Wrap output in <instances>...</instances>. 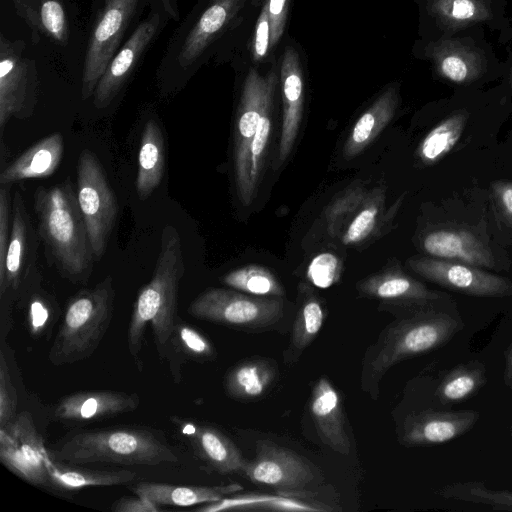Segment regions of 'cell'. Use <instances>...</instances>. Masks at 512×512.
<instances>
[{"instance_id": "ffe728a7", "label": "cell", "mask_w": 512, "mask_h": 512, "mask_svg": "<svg viewBox=\"0 0 512 512\" xmlns=\"http://www.w3.org/2000/svg\"><path fill=\"white\" fill-rule=\"evenodd\" d=\"M437 73L457 84H468L483 75L486 59L481 50L461 39L446 38L426 49Z\"/></svg>"}, {"instance_id": "7402d4cb", "label": "cell", "mask_w": 512, "mask_h": 512, "mask_svg": "<svg viewBox=\"0 0 512 512\" xmlns=\"http://www.w3.org/2000/svg\"><path fill=\"white\" fill-rule=\"evenodd\" d=\"M359 290L374 298L416 306L420 310L435 309L434 303L442 300L441 293L398 270H387L365 279L359 284Z\"/></svg>"}, {"instance_id": "d6986e66", "label": "cell", "mask_w": 512, "mask_h": 512, "mask_svg": "<svg viewBox=\"0 0 512 512\" xmlns=\"http://www.w3.org/2000/svg\"><path fill=\"white\" fill-rule=\"evenodd\" d=\"M282 83L283 116L278 147V165L290 155L298 135L303 112V78L299 57L288 47L280 69Z\"/></svg>"}, {"instance_id": "74e56055", "label": "cell", "mask_w": 512, "mask_h": 512, "mask_svg": "<svg viewBox=\"0 0 512 512\" xmlns=\"http://www.w3.org/2000/svg\"><path fill=\"white\" fill-rule=\"evenodd\" d=\"M223 283L235 290L263 297H282L284 288L266 267L247 265L227 273Z\"/></svg>"}, {"instance_id": "277c9868", "label": "cell", "mask_w": 512, "mask_h": 512, "mask_svg": "<svg viewBox=\"0 0 512 512\" xmlns=\"http://www.w3.org/2000/svg\"><path fill=\"white\" fill-rule=\"evenodd\" d=\"M48 452L53 459L74 465L156 466L178 462L162 434L139 427L80 430L59 440Z\"/></svg>"}, {"instance_id": "ac0fdd59", "label": "cell", "mask_w": 512, "mask_h": 512, "mask_svg": "<svg viewBox=\"0 0 512 512\" xmlns=\"http://www.w3.org/2000/svg\"><path fill=\"white\" fill-rule=\"evenodd\" d=\"M479 418L474 410L420 411L405 419L400 440L406 446L446 443L467 433Z\"/></svg>"}, {"instance_id": "7bdbcfd3", "label": "cell", "mask_w": 512, "mask_h": 512, "mask_svg": "<svg viewBox=\"0 0 512 512\" xmlns=\"http://www.w3.org/2000/svg\"><path fill=\"white\" fill-rule=\"evenodd\" d=\"M341 265L339 258L330 252L316 255L307 268L308 280L318 288H328L338 281Z\"/></svg>"}, {"instance_id": "c3c4849f", "label": "cell", "mask_w": 512, "mask_h": 512, "mask_svg": "<svg viewBox=\"0 0 512 512\" xmlns=\"http://www.w3.org/2000/svg\"><path fill=\"white\" fill-rule=\"evenodd\" d=\"M494 201L504 220L512 227V182L499 181L492 186Z\"/></svg>"}, {"instance_id": "5b68a950", "label": "cell", "mask_w": 512, "mask_h": 512, "mask_svg": "<svg viewBox=\"0 0 512 512\" xmlns=\"http://www.w3.org/2000/svg\"><path fill=\"white\" fill-rule=\"evenodd\" d=\"M114 301V281L110 275L94 287L75 293L66 305L48 353L49 361L61 366L90 357L110 326Z\"/></svg>"}, {"instance_id": "f6af8a7d", "label": "cell", "mask_w": 512, "mask_h": 512, "mask_svg": "<svg viewBox=\"0 0 512 512\" xmlns=\"http://www.w3.org/2000/svg\"><path fill=\"white\" fill-rule=\"evenodd\" d=\"M11 185H0V282L5 276L6 258L12 228Z\"/></svg>"}, {"instance_id": "4fadbf2b", "label": "cell", "mask_w": 512, "mask_h": 512, "mask_svg": "<svg viewBox=\"0 0 512 512\" xmlns=\"http://www.w3.org/2000/svg\"><path fill=\"white\" fill-rule=\"evenodd\" d=\"M48 448L31 414L23 411L0 427V460L12 473L36 486H51Z\"/></svg>"}, {"instance_id": "484cf974", "label": "cell", "mask_w": 512, "mask_h": 512, "mask_svg": "<svg viewBox=\"0 0 512 512\" xmlns=\"http://www.w3.org/2000/svg\"><path fill=\"white\" fill-rule=\"evenodd\" d=\"M242 490L237 483L217 486H185L157 482H139L136 495L145 497L158 506H193L219 501Z\"/></svg>"}, {"instance_id": "9a60e30c", "label": "cell", "mask_w": 512, "mask_h": 512, "mask_svg": "<svg viewBox=\"0 0 512 512\" xmlns=\"http://www.w3.org/2000/svg\"><path fill=\"white\" fill-rule=\"evenodd\" d=\"M252 482L281 490H300L313 481L311 466L298 454L270 442L259 441L256 456L242 471Z\"/></svg>"}, {"instance_id": "f35d334b", "label": "cell", "mask_w": 512, "mask_h": 512, "mask_svg": "<svg viewBox=\"0 0 512 512\" xmlns=\"http://www.w3.org/2000/svg\"><path fill=\"white\" fill-rule=\"evenodd\" d=\"M324 321V311L319 300L310 296L298 309L291 334L294 351H303L317 336Z\"/></svg>"}, {"instance_id": "8fae6325", "label": "cell", "mask_w": 512, "mask_h": 512, "mask_svg": "<svg viewBox=\"0 0 512 512\" xmlns=\"http://www.w3.org/2000/svg\"><path fill=\"white\" fill-rule=\"evenodd\" d=\"M25 23L81 80L85 23L81 19L78 0H37Z\"/></svg>"}, {"instance_id": "f5cc1de1", "label": "cell", "mask_w": 512, "mask_h": 512, "mask_svg": "<svg viewBox=\"0 0 512 512\" xmlns=\"http://www.w3.org/2000/svg\"><path fill=\"white\" fill-rule=\"evenodd\" d=\"M509 83H510V86L512 87V69H511L510 75H509Z\"/></svg>"}, {"instance_id": "7dc6e473", "label": "cell", "mask_w": 512, "mask_h": 512, "mask_svg": "<svg viewBox=\"0 0 512 512\" xmlns=\"http://www.w3.org/2000/svg\"><path fill=\"white\" fill-rule=\"evenodd\" d=\"M287 0H269L268 14L271 29L270 46H275L282 36L286 19Z\"/></svg>"}, {"instance_id": "e0dca14e", "label": "cell", "mask_w": 512, "mask_h": 512, "mask_svg": "<svg viewBox=\"0 0 512 512\" xmlns=\"http://www.w3.org/2000/svg\"><path fill=\"white\" fill-rule=\"evenodd\" d=\"M140 404L137 393L115 390H87L61 398L53 418L62 423H87L135 411Z\"/></svg>"}, {"instance_id": "e575fe53", "label": "cell", "mask_w": 512, "mask_h": 512, "mask_svg": "<svg viewBox=\"0 0 512 512\" xmlns=\"http://www.w3.org/2000/svg\"><path fill=\"white\" fill-rule=\"evenodd\" d=\"M25 323L30 335L35 339H50L61 310L52 294L43 289L23 296Z\"/></svg>"}, {"instance_id": "d590c367", "label": "cell", "mask_w": 512, "mask_h": 512, "mask_svg": "<svg viewBox=\"0 0 512 512\" xmlns=\"http://www.w3.org/2000/svg\"><path fill=\"white\" fill-rule=\"evenodd\" d=\"M198 511L216 512L222 510H282V511H317L320 508L305 502L284 496L240 495L225 497L219 501L204 504Z\"/></svg>"}, {"instance_id": "ab89813d", "label": "cell", "mask_w": 512, "mask_h": 512, "mask_svg": "<svg viewBox=\"0 0 512 512\" xmlns=\"http://www.w3.org/2000/svg\"><path fill=\"white\" fill-rule=\"evenodd\" d=\"M367 198L364 187L349 188L336 197L325 210L327 230L330 236L336 237L345 224L355 216Z\"/></svg>"}, {"instance_id": "6da1fadb", "label": "cell", "mask_w": 512, "mask_h": 512, "mask_svg": "<svg viewBox=\"0 0 512 512\" xmlns=\"http://www.w3.org/2000/svg\"><path fill=\"white\" fill-rule=\"evenodd\" d=\"M33 199L47 261L69 281L86 282L95 257L71 181L39 186Z\"/></svg>"}, {"instance_id": "f546056e", "label": "cell", "mask_w": 512, "mask_h": 512, "mask_svg": "<svg viewBox=\"0 0 512 512\" xmlns=\"http://www.w3.org/2000/svg\"><path fill=\"white\" fill-rule=\"evenodd\" d=\"M486 381V369L482 362L473 360L461 363L440 380L435 397L444 406L466 401L474 396Z\"/></svg>"}, {"instance_id": "4316f807", "label": "cell", "mask_w": 512, "mask_h": 512, "mask_svg": "<svg viewBox=\"0 0 512 512\" xmlns=\"http://www.w3.org/2000/svg\"><path fill=\"white\" fill-rule=\"evenodd\" d=\"M398 105L395 87L385 90L358 118L343 147V156L350 160L366 149L394 117Z\"/></svg>"}, {"instance_id": "2e32d148", "label": "cell", "mask_w": 512, "mask_h": 512, "mask_svg": "<svg viewBox=\"0 0 512 512\" xmlns=\"http://www.w3.org/2000/svg\"><path fill=\"white\" fill-rule=\"evenodd\" d=\"M38 242L25 200L19 191L12 198V228L6 258L5 276L0 282V298L17 293L33 268Z\"/></svg>"}, {"instance_id": "52a82bcc", "label": "cell", "mask_w": 512, "mask_h": 512, "mask_svg": "<svg viewBox=\"0 0 512 512\" xmlns=\"http://www.w3.org/2000/svg\"><path fill=\"white\" fill-rule=\"evenodd\" d=\"M178 0H151L138 26L108 64L90 98L93 108L105 110L122 94L147 52L170 22H179Z\"/></svg>"}, {"instance_id": "db71d44e", "label": "cell", "mask_w": 512, "mask_h": 512, "mask_svg": "<svg viewBox=\"0 0 512 512\" xmlns=\"http://www.w3.org/2000/svg\"><path fill=\"white\" fill-rule=\"evenodd\" d=\"M509 434H510V437L512 438V428L510 429Z\"/></svg>"}, {"instance_id": "44dd1931", "label": "cell", "mask_w": 512, "mask_h": 512, "mask_svg": "<svg viewBox=\"0 0 512 512\" xmlns=\"http://www.w3.org/2000/svg\"><path fill=\"white\" fill-rule=\"evenodd\" d=\"M193 450L220 473L242 472L246 461L234 443L222 432L208 425L175 420Z\"/></svg>"}, {"instance_id": "5bb4252c", "label": "cell", "mask_w": 512, "mask_h": 512, "mask_svg": "<svg viewBox=\"0 0 512 512\" xmlns=\"http://www.w3.org/2000/svg\"><path fill=\"white\" fill-rule=\"evenodd\" d=\"M408 265L418 275L448 289L476 297L512 296V282L480 267L434 257H416Z\"/></svg>"}, {"instance_id": "7a4b0ae2", "label": "cell", "mask_w": 512, "mask_h": 512, "mask_svg": "<svg viewBox=\"0 0 512 512\" xmlns=\"http://www.w3.org/2000/svg\"><path fill=\"white\" fill-rule=\"evenodd\" d=\"M185 273L181 239L177 229L166 225L151 280L140 290L127 332V347L135 361L143 346L144 334L151 325L160 358H165L168 342L179 319L177 299L180 280Z\"/></svg>"}, {"instance_id": "603a6c76", "label": "cell", "mask_w": 512, "mask_h": 512, "mask_svg": "<svg viewBox=\"0 0 512 512\" xmlns=\"http://www.w3.org/2000/svg\"><path fill=\"white\" fill-rule=\"evenodd\" d=\"M424 250L434 258L491 269L495 261L490 249L465 230L437 229L425 235Z\"/></svg>"}, {"instance_id": "f907efd6", "label": "cell", "mask_w": 512, "mask_h": 512, "mask_svg": "<svg viewBox=\"0 0 512 512\" xmlns=\"http://www.w3.org/2000/svg\"><path fill=\"white\" fill-rule=\"evenodd\" d=\"M14 8L15 14L26 21L37 0H8Z\"/></svg>"}, {"instance_id": "ba28073f", "label": "cell", "mask_w": 512, "mask_h": 512, "mask_svg": "<svg viewBox=\"0 0 512 512\" xmlns=\"http://www.w3.org/2000/svg\"><path fill=\"white\" fill-rule=\"evenodd\" d=\"M463 329L460 317L437 309L415 312L390 326L370 360L372 376L381 378L396 363L428 353Z\"/></svg>"}, {"instance_id": "4dcf8cb0", "label": "cell", "mask_w": 512, "mask_h": 512, "mask_svg": "<svg viewBox=\"0 0 512 512\" xmlns=\"http://www.w3.org/2000/svg\"><path fill=\"white\" fill-rule=\"evenodd\" d=\"M275 378V368L266 360H249L234 367L226 376L227 393L236 399L262 396Z\"/></svg>"}, {"instance_id": "681fc988", "label": "cell", "mask_w": 512, "mask_h": 512, "mask_svg": "<svg viewBox=\"0 0 512 512\" xmlns=\"http://www.w3.org/2000/svg\"><path fill=\"white\" fill-rule=\"evenodd\" d=\"M116 512H159L161 507L149 499L137 495L131 498H121L112 507Z\"/></svg>"}, {"instance_id": "30bf717a", "label": "cell", "mask_w": 512, "mask_h": 512, "mask_svg": "<svg viewBox=\"0 0 512 512\" xmlns=\"http://www.w3.org/2000/svg\"><path fill=\"white\" fill-rule=\"evenodd\" d=\"M76 196L94 257L99 259L115 226L118 203L99 159L88 149L78 157Z\"/></svg>"}, {"instance_id": "836d02e7", "label": "cell", "mask_w": 512, "mask_h": 512, "mask_svg": "<svg viewBox=\"0 0 512 512\" xmlns=\"http://www.w3.org/2000/svg\"><path fill=\"white\" fill-rule=\"evenodd\" d=\"M196 360L211 358L214 349L210 341L196 328L177 320L172 336L168 342L166 355L170 363V369L174 380L179 381L180 372L176 360L180 359L179 353Z\"/></svg>"}, {"instance_id": "ee69618b", "label": "cell", "mask_w": 512, "mask_h": 512, "mask_svg": "<svg viewBox=\"0 0 512 512\" xmlns=\"http://www.w3.org/2000/svg\"><path fill=\"white\" fill-rule=\"evenodd\" d=\"M17 392L13 385L8 363L3 351L0 355V427L9 423L17 414Z\"/></svg>"}, {"instance_id": "8992f818", "label": "cell", "mask_w": 512, "mask_h": 512, "mask_svg": "<svg viewBox=\"0 0 512 512\" xmlns=\"http://www.w3.org/2000/svg\"><path fill=\"white\" fill-rule=\"evenodd\" d=\"M151 0H93L85 23L81 100L92 97L119 48L148 10Z\"/></svg>"}, {"instance_id": "d6a6232c", "label": "cell", "mask_w": 512, "mask_h": 512, "mask_svg": "<svg viewBox=\"0 0 512 512\" xmlns=\"http://www.w3.org/2000/svg\"><path fill=\"white\" fill-rule=\"evenodd\" d=\"M466 112H456L436 125L421 141L418 157L425 165H433L444 158L458 143L466 126Z\"/></svg>"}, {"instance_id": "b9f144b4", "label": "cell", "mask_w": 512, "mask_h": 512, "mask_svg": "<svg viewBox=\"0 0 512 512\" xmlns=\"http://www.w3.org/2000/svg\"><path fill=\"white\" fill-rule=\"evenodd\" d=\"M271 107L263 113L257 131L251 144V172L250 179L252 189L256 194L262 165L271 134Z\"/></svg>"}, {"instance_id": "7c38bea8", "label": "cell", "mask_w": 512, "mask_h": 512, "mask_svg": "<svg viewBox=\"0 0 512 512\" xmlns=\"http://www.w3.org/2000/svg\"><path fill=\"white\" fill-rule=\"evenodd\" d=\"M280 297H263L224 288H210L189 305L198 319L229 326L256 328L276 323L283 315Z\"/></svg>"}, {"instance_id": "816d5d0a", "label": "cell", "mask_w": 512, "mask_h": 512, "mask_svg": "<svg viewBox=\"0 0 512 512\" xmlns=\"http://www.w3.org/2000/svg\"><path fill=\"white\" fill-rule=\"evenodd\" d=\"M504 382L512 390V342L505 353Z\"/></svg>"}, {"instance_id": "83f0119b", "label": "cell", "mask_w": 512, "mask_h": 512, "mask_svg": "<svg viewBox=\"0 0 512 512\" xmlns=\"http://www.w3.org/2000/svg\"><path fill=\"white\" fill-rule=\"evenodd\" d=\"M165 167L164 137L159 123L150 118L141 135L135 181L140 200L148 199L161 183Z\"/></svg>"}, {"instance_id": "cb8c5ba5", "label": "cell", "mask_w": 512, "mask_h": 512, "mask_svg": "<svg viewBox=\"0 0 512 512\" xmlns=\"http://www.w3.org/2000/svg\"><path fill=\"white\" fill-rule=\"evenodd\" d=\"M310 409L321 441L336 452L348 454L350 442L344 428L341 400L327 378L321 377L314 385Z\"/></svg>"}, {"instance_id": "bcb514c9", "label": "cell", "mask_w": 512, "mask_h": 512, "mask_svg": "<svg viewBox=\"0 0 512 512\" xmlns=\"http://www.w3.org/2000/svg\"><path fill=\"white\" fill-rule=\"evenodd\" d=\"M271 29L268 14V4L266 3L258 17L255 41H254V59L260 60L267 54L270 47Z\"/></svg>"}, {"instance_id": "3957f363", "label": "cell", "mask_w": 512, "mask_h": 512, "mask_svg": "<svg viewBox=\"0 0 512 512\" xmlns=\"http://www.w3.org/2000/svg\"><path fill=\"white\" fill-rule=\"evenodd\" d=\"M244 0H199L171 35L156 70L160 96L180 92L211 53Z\"/></svg>"}, {"instance_id": "60d3db41", "label": "cell", "mask_w": 512, "mask_h": 512, "mask_svg": "<svg viewBox=\"0 0 512 512\" xmlns=\"http://www.w3.org/2000/svg\"><path fill=\"white\" fill-rule=\"evenodd\" d=\"M384 202L383 190H376L373 196H368L361 208L351 219L342 234L345 245L358 244L365 240L376 227Z\"/></svg>"}, {"instance_id": "d4e9b609", "label": "cell", "mask_w": 512, "mask_h": 512, "mask_svg": "<svg viewBox=\"0 0 512 512\" xmlns=\"http://www.w3.org/2000/svg\"><path fill=\"white\" fill-rule=\"evenodd\" d=\"M63 152L64 140L60 133L41 139L1 169L0 185L52 175L60 165Z\"/></svg>"}, {"instance_id": "9c48e42d", "label": "cell", "mask_w": 512, "mask_h": 512, "mask_svg": "<svg viewBox=\"0 0 512 512\" xmlns=\"http://www.w3.org/2000/svg\"><path fill=\"white\" fill-rule=\"evenodd\" d=\"M276 84L274 72L262 76L251 68L242 87L235 121L233 160L237 193L246 206L255 197L250 179L251 144L263 113L272 105Z\"/></svg>"}, {"instance_id": "8d00e7d4", "label": "cell", "mask_w": 512, "mask_h": 512, "mask_svg": "<svg viewBox=\"0 0 512 512\" xmlns=\"http://www.w3.org/2000/svg\"><path fill=\"white\" fill-rule=\"evenodd\" d=\"M445 499L489 506L492 510L512 511V491L495 490L482 481L453 482L440 490Z\"/></svg>"}, {"instance_id": "f1b7e54d", "label": "cell", "mask_w": 512, "mask_h": 512, "mask_svg": "<svg viewBox=\"0 0 512 512\" xmlns=\"http://www.w3.org/2000/svg\"><path fill=\"white\" fill-rule=\"evenodd\" d=\"M55 460L48 454L46 468L51 486L62 490H76L94 486H116L133 481L136 474L125 469H89Z\"/></svg>"}, {"instance_id": "1f68e13d", "label": "cell", "mask_w": 512, "mask_h": 512, "mask_svg": "<svg viewBox=\"0 0 512 512\" xmlns=\"http://www.w3.org/2000/svg\"><path fill=\"white\" fill-rule=\"evenodd\" d=\"M428 9L439 26L448 32L469 27L491 17L490 9L483 0H435Z\"/></svg>"}]
</instances>
